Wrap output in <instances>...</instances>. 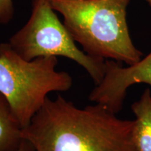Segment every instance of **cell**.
Wrapping results in <instances>:
<instances>
[{"label":"cell","instance_id":"1","mask_svg":"<svg viewBox=\"0 0 151 151\" xmlns=\"http://www.w3.org/2000/svg\"><path fill=\"white\" fill-rule=\"evenodd\" d=\"M116 115L98 104L80 108L58 94L47 98L22 137L35 151H140L135 120Z\"/></svg>","mask_w":151,"mask_h":151},{"label":"cell","instance_id":"2","mask_svg":"<svg viewBox=\"0 0 151 151\" xmlns=\"http://www.w3.org/2000/svg\"><path fill=\"white\" fill-rule=\"evenodd\" d=\"M63 24L90 56L132 65L142 58L130 37L127 8L130 0H50Z\"/></svg>","mask_w":151,"mask_h":151},{"label":"cell","instance_id":"3","mask_svg":"<svg viewBox=\"0 0 151 151\" xmlns=\"http://www.w3.org/2000/svg\"><path fill=\"white\" fill-rule=\"evenodd\" d=\"M57 57L32 60L21 58L9 43H0V93L22 129L27 127L53 92H66L73 85L69 73L58 71Z\"/></svg>","mask_w":151,"mask_h":151},{"label":"cell","instance_id":"4","mask_svg":"<svg viewBox=\"0 0 151 151\" xmlns=\"http://www.w3.org/2000/svg\"><path fill=\"white\" fill-rule=\"evenodd\" d=\"M76 43L58 18L50 0H33L29 20L9 41L11 48L26 60L58 56L73 60L97 85L104 74L106 60L89 55Z\"/></svg>","mask_w":151,"mask_h":151},{"label":"cell","instance_id":"5","mask_svg":"<svg viewBox=\"0 0 151 151\" xmlns=\"http://www.w3.org/2000/svg\"><path fill=\"white\" fill-rule=\"evenodd\" d=\"M138 83L151 87V52L137 63L126 67L120 62L106 60L102 80L95 85L88 99L117 114L123 108L127 90Z\"/></svg>","mask_w":151,"mask_h":151},{"label":"cell","instance_id":"6","mask_svg":"<svg viewBox=\"0 0 151 151\" xmlns=\"http://www.w3.org/2000/svg\"><path fill=\"white\" fill-rule=\"evenodd\" d=\"M136 117L134 138L140 151H151V92L145 89L140 98L132 104Z\"/></svg>","mask_w":151,"mask_h":151},{"label":"cell","instance_id":"7","mask_svg":"<svg viewBox=\"0 0 151 151\" xmlns=\"http://www.w3.org/2000/svg\"><path fill=\"white\" fill-rule=\"evenodd\" d=\"M23 139L22 126L8 101L0 93V151H16Z\"/></svg>","mask_w":151,"mask_h":151},{"label":"cell","instance_id":"8","mask_svg":"<svg viewBox=\"0 0 151 151\" xmlns=\"http://www.w3.org/2000/svg\"><path fill=\"white\" fill-rule=\"evenodd\" d=\"M14 14L13 0H0V24L9 23L14 18Z\"/></svg>","mask_w":151,"mask_h":151},{"label":"cell","instance_id":"9","mask_svg":"<svg viewBox=\"0 0 151 151\" xmlns=\"http://www.w3.org/2000/svg\"><path fill=\"white\" fill-rule=\"evenodd\" d=\"M16 151H35V148L29 141L23 139L19 148Z\"/></svg>","mask_w":151,"mask_h":151},{"label":"cell","instance_id":"10","mask_svg":"<svg viewBox=\"0 0 151 151\" xmlns=\"http://www.w3.org/2000/svg\"><path fill=\"white\" fill-rule=\"evenodd\" d=\"M146 1H147V2L148 3L149 6H150V8H151V0H146Z\"/></svg>","mask_w":151,"mask_h":151}]
</instances>
